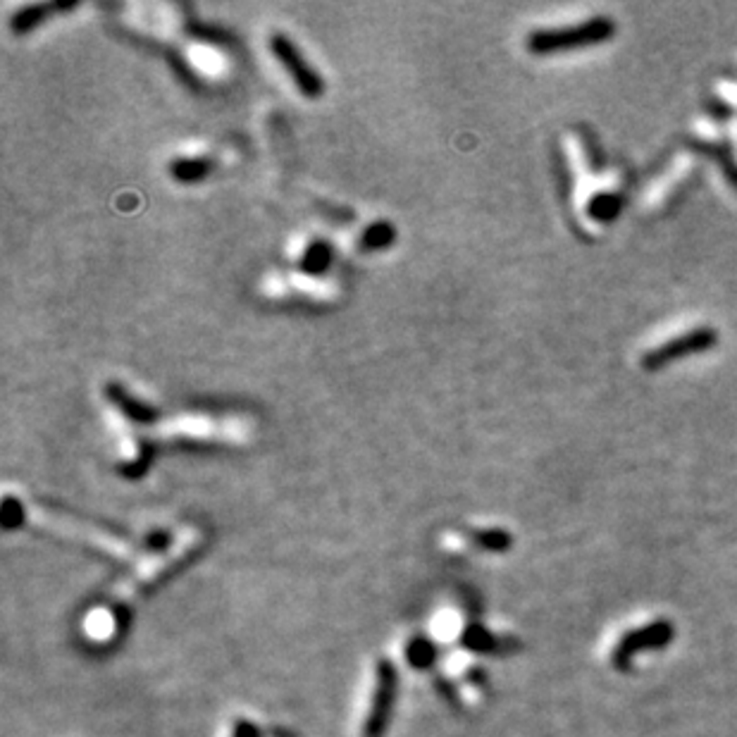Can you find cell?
<instances>
[{"instance_id":"cell-5","label":"cell","mask_w":737,"mask_h":737,"mask_svg":"<svg viewBox=\"0 0 737 737\" xmlns=\"http://www.w3.org/2000/svg\"><path fill=\"white\" fill-rule=\"evenodd\" d=\"M106 397L113 401L117 409L125 413L126 418H132V420L136 422H151L153 418H156V410L148 409V406H144L141 401H136V399H132L129 394L125 391V387L115 385V382H110V385L106 387Z\"/></svg>"},{"instance_id":"cell-9","label":"cell","mask_w":737,"mask_h":737,"mask_svg":"<svg viewBox=\"0 0 737 737\" xmlns=\"http://www.w3.org/2000/svg\"><path fill=\"white\" fill-rule=\"evenodd\" d=\"M391 241H394V227H391L389 222H378V225H372V227L363 234V244H366L368 248H385Z\"/></svg>"},{"instance_id":"cell-2","label":"cell","mask_w":737,"mask_h":737,"mask_svg":"<svg viewBox=\"0 0 737 737\" xmlns=\"http://www.w3.org/2000/svg\"><path fill=\"white\" fill-rule=\"evenodd\" d=\"M387 694H389V671L385 663H372L363 681V694L358 706L360 737H375L379 721L385 719Z\"/></svg>"},{"instance_id":"cell-4","label":"cell","mask_w":737,"mask_h":737,"mask_svg":"<svg viewBox=\"0 0 737 737\" xmlns=\"http://www.w3.org/2000/svg\"><path fill=\"white\" fill-rule=\"evenodd\" d=\"M34 520L44 525V528L56 530V532H63V535L79 537V540L88 542L91 547L103 549V551H107L110 556H117V559H129V556H132L129 547H126L122 540H117V537H113V535H107V532H101V530L84 528V525L72 523V520H65V518H57V516H53V513H44V510H36V513H34Z\"/></svg>"},{"instance_id":"cell-1","label":"cell","mask_w":737,"mask_h":737,"mask_svg":"<svg viewBox=\"0 0 737 737\" xmlns=\"http://www.w3.org/2000/svg\"><path fill=\"white\" fill-rule=\"evenodd\" d=\"M198 544H201V532L194 528L184 530L182 535L177 537V542L172 544L167 551H163V554H158V556H153V559H146V561L141 563L136 570H134L132 578L117 587V597L132 599L134 594L139 592L141 587L156 582V580H158L160 575L167 570V568H172V566H177L179 561H184V559H187V556H189L191 551L198 547Z\"/></svg>"},{"instance_id":"cell-11","label":"cell","mask_w":737,"mask_h":737,"mask_svg":"<svg viewBox=\"0 0 737 737\" xmlns=\"http://www.w3.org/2000/svg\"><path fill=\"white\" fill-rule=\"evenodd\" d=\"M328 260H329L328 246L313 244L308 251H306V256H303V268L308 272H320L328 268Z\"/></svg>"},{"instance_id":"cell-3","label":"cell","mask_w":737,"mask_h":737,"mask_svg":"<svg viewBox=\"0 0 737 737\" xmlns=\"http://www.w3.org/2000/svg\"><path fill=\"white\" fill-rule=\"evenodd\" d=\"M270 51L272 56L278 57L284 70L289 72L294 84H297V88L306 96V98H320L322 91H325V84H322L320 75L310 67L308 60L298 53V48L294 45V41H291L289 36H284V34H272Z\"/></svg>"},{"instance_id":"cell-10","label":"cell","mask_w":737,"mask_h":737,"mask_svg":"<svg viewBox=\"0 0 737 737\" xmlns=\"http://www.w3.org/2000/svg\"><path fill=\"white\" fill-rule=\"evenodd\" d=\"M432 632L437 640H451L459 632V613L456 611H441L439 616L432 621Z\"/></svg>"},{"instance_id":"cell-6","label":"cell","mask_w":737,"mask_h":737,"mask_svg":"<svg viewBox=\"0 0 737 737\" xmlns=\"http://www.w3.org/2000/svg\"><path fill=\"white\" fill-rule=\"evenodd\" d=\"M72 3H56V5H32V7H25V10H19L17 15L13 17V32L22 34V32H29V29H34L36 25H41L44 22V17L48 13H60V10H72Z\"/></svg>"},{"instance_id":"cell-8","label":"cell","mask_w":737,"mask_h":737,"mask_svg":"<svg viewBox=\"0 0 737 737\" xmlns=\"http://www.w3.org/2000/svg\"><path fill=\"white\" fill-rule=\"evenodd\" d=\"M86 632L94 640H107L115 635V616L107 609H94L86 618Z\"/></svg>"},{"instance_id":"cell-7","label":"cell","mask_w":737,"mask_h":737,"mask_svg":"<svg viewBox=\"0 0 737 737\" xmlns=\"http://www.w3.org/2000/svg\"><path fill=\"white\" fill-rule=\"evenodd\" d=\"M170 172L179 182H198L208 175V163L201 158H179L170 165Z\"/></svg>"}]
</instances>
